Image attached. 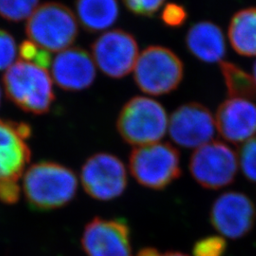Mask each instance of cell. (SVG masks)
<instances>
[{"label":"cell","instance_id":"22","mask_svg":"<svg viewBox=\"0 0 256 256\" xmlns=\"http://www.w3.org/2000/svg\"><path fill=\"white\" fill-rule=\"evenodd\" d=\"M239 162L245 176L256 182V137L248 140L241 147Z\"/></svg>","mask_w":256,"mask_h":256},{"label":"cell","instance_id":"15","mask_svg":"<svg viewBox=\"0 0 256 256\" xmlns=\"http://www.w3.org/2000/svg\"><path fill=\"white\" fill-rule=\"evenodd\" d=\"M30 158V149L19 135L16 122L0 120V182H18Z\"/></svg>","mask_w":256,"mask_h":256},{"label":"cell","instance_id":"23","mask_svg":"<svg viewBox=\"0 0 256 256\" xmlns=\"http://www.w3.org/2000/svg\"><path fill=\"white\" fill-rule=\"evenodd\" d=\"M226 252L227 243L221 236L203 238L192 248L194 256H224Z\"/></svg>","mask_w":256,"mask_h":256},{"label":"cell","instance_id":"1","mask_svg":"<svg viewBox=\"0 0 256 256\" xmlns=\"http://www.w3.org/2000/svg\"><path fill=\"white\" fill-rule=\"evenodd\" d=\"M23 191L30 209L37 212L56 210L72 202L78 192V178L66 166L41 162L28 168Z\"/></svg>","mask_w":256,"mask_h":256},{"label":"cell","instance_id":"28","mask_svg":"<svg viewBox=\"0 0 256 256\" xmlns=\"http://www.w3.org/2000/svg\"><path fill=\"white\" fill-rule=\"evenodd\" d=\"M160 252L154 248H146L140 250L136 256H158Z\"/></svg>","mask_w":256,"mask_h":256},{"label":"cell","instance_id":"5","mask_svg":"<svg viewBox=\"0 0 256 256\" xmlns=\"http://www.w3.org/2000/svg\"><path fill=\"white\" fill-rule=\"evenodd\" d=\"M129 168L136 182L151 190H164L182 174L180 153L170 144L136 147Z\"/></svg>","mask_w":256,"mask_h":256},{"label":"cell","instance_id":"20","mask_svg":"<svg viewBox=\"0 0 256 256\" xmlns=\"http://www.w3.org/2000/svg\"><path fill=\"white\" fill-rule=\"evenodd\" d=\"M40 0H0V16L10 22L30 18Z\"/></svg>","mask_w":256,"mask_h":256},{"label":"cell","instance_id":"11","mask_svg":"<svg viewBox=\"0 0 256 256\" xmlns=\"http://www.w3.org/2000/svg\"><path fill=\"white\" fill-rule=\"evenodd\" d=\"M210 222L225 238H243L256 225L254 204L242 192H225L212 204Z\"/></svg>","mask_w":256,"mask_h":256},{"label":"cell","instance_id":"14","mask_svg":"<svg viewBox=\"0 0 256 256\" xmlns=\"http://www.w3.org/2000/svg\"><path fill=\"white\" fill-rule=\"evenodd\" d=\"M216 124L220 136L232 144H245L256 134V104L230 99L218 110Z\"/></svg>","mask_w":256,"mask_h":256},{"label":"cell","instance_id":"10","mask_svg":"<svg viewBox=\"0 0 256 256\" xmlns=\"http://www.w3.org/2000/svg\"><path fill=\"white\" fill-rule=\"evenodd\" d=\"M216 119L210 110L198 102L183 104L169 120V133L174 144L184 148H200L210 144L216 133Z\"/></svg>","mask_w":256,"mask_h":256},{"label":"cell","instance_id":"8","mask_svg":"<svg viewBox=\"0 0 256 256\" xmlns=\"http://www.w3.org/2000/svg\"><path fill=\"white\" fill-rule=\"evenodd\" d=\"M81 180L86 192L96 200L110 202L128 188V173L118 156L108 153L92 156L84 164Z\"/></svg>","mask_w":256,"mask_h":256},{"label":"cell","instance_id":"3","mask_svg":"<svg viewBox=\"0 0 256 256\" xmlns=\"http://www.w3.org/2000/svg\"><path fill=\"white\" fill-rule=\"evenodd\" d=\"M168 128L169 120L164 108L158 102L140 96L128 102L117 120L122 138L136 147L158 144Z\"/></svg>","mask_w":256,"mask_h":256},{"label":"cell","instance_id":"30","mask_svg":"<svg viewBox=\"0 0 256 256\" xmlns=\"http://www.w3.org/2000/svg\"><path fill=\"white\" fill-rule=\"evenodd\" d=\"M254 81L256 82V62L254 66Z\"/></svg>","mask_w":256,"mask_h":256},{"label":"cell","instance_id":"18","mask_svg":"<svg viewBox=\"0 0 256 256\" xmlns=\"http://www.w3.org/2000/svg\"><path fill=\"white\" fill-rule=\"evenodd\" d=\"M230 42L238 54L256 56V8L236 12L230 23Z\"/></svg>","mask_w":256,"mask_h":256},{"label":"cell","instance_id":"29","mask_svg":"<svg viewBox=\"0 0 256 256\" xmlns=\"http://www.w3.org/2000/svg\"><path fill=\"white\" fill-rule=\"evenodd\" d=\"M158 256H189L184 254L182 252H165L164 254H160Z\"/></svg>","mask_w":256,"mask_h":256},{"label":"cell","instance_id":"19","mask_svg":"<svg viewBox=\"0 0 256 256\" xmlns=\"http://www.w3.org/2000/svg\"><path fill=\"white\" fill-rule=\"evenodd\" d=\"M220 70L230 99L256 100V82L254 77L230 62H221Z\"/></svg>","mask_w":256,"mask_h":256},{"label":"cell","instance_id":"2","mask_svg":"<svg viewBox=\"0 0 256 256\" xmlns=\"http://www.w3.org/2000/svg\"><path fill=\"white\" fill-rule=\"evenodd\" d=\"M3 84L8 99L28 113L46 114L55 100L52 81L46 70L22 60L7 70Z\"/></svg>","mask_w":256,"mask_h":256},{"label":"cell","instance_id":"6","mask_svg":"<svg viewBox=\"0 0 256 256\" xmlns=\"http://www.w3.org/2000/svg\"><path fill=\"white\" fill-rule=\"evenodd\" d=\"M184 76L182 61L171 50L149 46L138 56L135 82L142 92L162 96L176 90Z\"/></svg>","mask_w":256,"mask_h":256},{"label":"cell","instance_id":"21","mask_svg":"<svg viewBox=\"0 0 256 256\" xmlns=\"http://www.w3.org/2000/svg\"><path fill=\"white\" fill-rule=\"evenodd\" d=\"M21 60L27 63L36 64L39 68L46 70L52 66V55L50 52L37 46L30 40L25 41L19 48Z\"/></svg>","mask_w":256,"mask_h":256},{"label":"cell","instance_id":"17","mask_svg":"<svg viewBox=\"0 0 256 256\" xmlns=\"http://www.w3.org/2000/svg\"><path fill=\"white\" fill-rule=\"evenodd\" d=\"M76 12L82 28L92 34L113 26L119 18L118 0H76Z\"/></svg>","mask_w":256,"mask_h":256},{"label":"cell","instance_id":"25","mask_svg":"<svg viewBox=\"0 0 256 256\" xmlns=\"http://www.w3.org/2000/svg\"><path fill=\"white\" fill-rule=\"evenodd\" d=\"M131 12L140 16H153L162 8L165 0H124Z\"/></svg>","mask_w":256,"mask_h":256},{"label":"cell","instance_id":"27","mask_svg":"<svg viewBox=\"0 0 256 256\" xmlns=\"http://www.w3.org/2000/svg\"><path fill=\"white\" fill-rule=\"evenodd\" d=\"M21 187L16 180H5L0 182V202L7 205H14L18 202Z\"/></svg>","mask_w":256,"mask_h":256},{"label":"cell","instance_id":"9","mask_svg":"<svg viewBox=\"0 0 256 256\" xmlns=\"http://www.w3.org/2000/svg\"><path fill=\"white\" fill-rule=\"evenodd\" d=\"M92 55L102 72L113 79L130 74L140 56L136 38L122 30L102 34L92 45Z\"/></svg>","mask_w":256,"mask_h":256},{"label":"cell","instance_id":"12","mask_svg":"<svg viewBox=\"0 0 256 256\" xmlns=\"http://www.w3.org/2000/svg\"><path fill=\"white\" fill-rule=\"evenodd\" d=\"M82 247L88 256H133L128 222L93 218L84 230Z\"/></svg>","mask_w":256,"mask_h":256},{"label":"cell","instance_id":"16","mask_svg":"<svg viewBox=\"0 0 256 256\" xmlns=\"http://www.w3.org/2000/svg\"><path fill=\"white\" fill-rule=\"evenodd\" d=\"M187 48L202 62H221L226 54V42L222 30L216 24L203 21L194 24L186 36Z\"/></svg>","mask_w":256,"mask_h":256},{"label":"cell","instance_id":"7","mask_svg":"<svg viewBox=\"0 0 256 256\" xmlns=\"http://www.w3.org/2000/svg\"><path fill=\"white\" fill-rule=\"evenodd\" d=\"M238 162L236 153L230 147L214 142L196 149L190 160V172L203 188L218 190L236 180Z\"/></svg>","mask_w":256,"mask_h":256},{"label":"cell","instance_id":"13","mask_svg":"<svg viewBox=\"0 0 256 256\" xmlns=\"http://www.w3.org/2000/svg\"><path fill=\"white\" fill-rule=\"evenodd\" d=\"M52 74L59 88L66 92H81L95 81L96 68L88 52L80 48H70L55 58Z\"/></svg>","mask_w":256,"mask_h":256},{"label":"cell","instance_id":"31","mask_svg":"<svg viewBox=\"0 0 256 256\" xmlns=\"http://www.w3.org/2000/svg\"><path fill=\"white\" fill-rule=\"evenodd\" d=\"M1 99H2V93H1V88H0V104H1Z\"/></svg>","mask_w":256,"mask_h":256},{"label":"cell","instance_id":"24","mask_svg":"<svg viewBox=\"0 0 256 256\" xmlns=\"http://www.w3.org/2000/svg\"><path fill=\"white\" fill-rule=\"evenodd\" d=\"M16 54L18 46L14 38L8 32L0 28V70L10 68Z\"/></svg>","mask_w":256,"mask_h":256},{"label":"cell","instance_id":"4","mask_svg":"<svg viewBox=\"0 0 256 256\" xmlns=\"http://www.w3.org/2000/svg\"><path fill=\"white\" fill-rule=\"evenodd\" d=\"M26 34L32 42L48 52H61L77 39L79 26L72 10L64 4L41 5L28 20Z\"/></svg>","mask_w":256,"mask_h":256},{"label":"cell","instance_id":"26","mask_svg":"<svg viewBox=\"0 0 256 256\" xmlns=\"http://www.w3.org/2000/svg\"><path fill=\"white\" fill-rule=\"evenodd\" d=\"M187 18L188 14L185 8L176 3L168 4L162 14V19L168 27H182L185 24Z\"/></svg>","mask_w":256,"mask_h":256}]
</instances>
